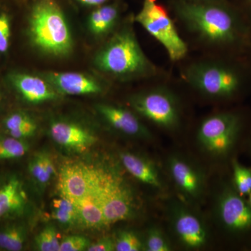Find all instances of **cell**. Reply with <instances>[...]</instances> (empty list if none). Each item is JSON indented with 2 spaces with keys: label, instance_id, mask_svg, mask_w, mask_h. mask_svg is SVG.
Wrapping results in <instances>:
<instances>
[{
  "label": "cell",
  "instance_id": "cell-1",
  "mask_svg": "<svg viewBox=\"0 0 251 251\" xmlns=\"http://www.w3.org/2000/svg\"><path fill=\"white\" fill-rule=\"evenodd\" d=\"M28 34L33 46L44 53L64 57L74 47L65 15L55 0H37L28 20Z\"/></svg>",
  "mask_w": 251,
  "mask_h": 251
},
{
  "label": "cell",
  "instance_id": "cell-2",
  "mask_svg": "<svg viewBox=\"0 0 251 251\" xmlns=\"http://www.w3.org/2000/svg\"><path fill=\"white\" fill-rule=\"evenodd\" d=\"M95 64L99 70L122 78L145 76L155 71L129 28L113 36L96 56Z\"/></svg>",
  "mask_w": 251,
  "mask_h": 251
},
{
  "label": "cell",
  "instance_id": "cell-3",
  "mask_svg": "<svg viewBox=\"0 0 251 251\" xmlns=\"http://www.w3.org/2000/svg\"><path fill=\"white\" fill-rule=\"evenodd\" d=\"M176 13L191 31L211 44H225L235 37L233 16L219 5L185 1L176 5Z\"/></svg>",
  "mask_w": 251,
  "mask_h": 251
},
{
  "label": "cell",
  "instance_id": "cell-4",
  "mask_svg": "<svg viewBox=\"0 0 251 251\" xmlns=\"http://www.w3.org/2000/svg\"><path fill=\"white\" fill-rule=\"evenodd\" d=\"M135 19L164 47L172 61L185 58L188 53L187 44L180 36L166 9L157 0H144Z\"/></svg>",
  "mask_w": 251,
  "mask_h": 251
},
{
  "label": "cell",
  "instance_id": "cell-5",
  "mask_svg": "<svg viewBox=\"0 0 251 251\" xmlns=\"http://www.w3.org/2000/svg\"><path fill=\"white\" fill-rule=\"evenodd\" d=\"M115 170H105L100 189V202L105 227L126 221L136 212L134 193Z\"/></svg>",
  "mask_w": 251,
  "mask_h": 251
},
{
  "label": "cell",
  "instance_id": "cell-6",
  "mask_svg": "<svg viewBox=\"0 0 251 251\" xmlns=\"http://www.w3.org/2000/svg\"><path fill=\"white\" fill-rule=\"evenodd\" d=\"M184 75L191 87L208 97H229L239 88L237 74L229 68L216 63L193 64L186 69Z\"/></svg>",
  "mask_w": 251,
  "mask_h": 251
},
{
  "label": "cell",
  "instance_id": "cell-7",
  "mask_svg": "<svg viewBox=\"0 0 251 251\" xmlns=\"http://www.w3.org/2000/svg\"><path fill=\"white\" fill-rule=\"evenodd\" d=\"M132 106L142 116L155 125L174 129L179 125V103L174 94L164 88H156L135 96Z\"/></svg>",
  "mask_w": 251,
  "mask_h": 251
},
{
  "label": "cell",
  "instance_id": "cell-8",
  "mask_svg": "<svg viewBox=\"0 0 251 251\" xmlns=\"http://www.w3.org/2000/svg\"><path fill=\"white\" fill-rule=\"evenodd\" d=\"M238 131L237 117L231 114H217L202 122L198 129V140L206 152L224 156L233 148Z\"/></svg>",
  "mask_w": 251,
  "mask_h": 251
},
{
  "label": "cell",
  "instance_id": "cell-9",
  "mask_svg": "<svg viewBox=\"0 0 251 251\" xmlns=\"http://www.w3.org/2000/svg\"><path fill=\"white\" fill-rule=\"evenodd\" d=\"M104 170H92L83 165H67L59 175L61 196L77 202L88 196L101 181Z\"/></svg>",
  "mask_w": 251,
  "mask_h": 251
},
{
  "label": "cell",
  "instance_id": "cell-10",
  "mask_svg": "<svg viewBox=\"0 0 251 251\" xmlns=\"http://www.w3.org/2000/svg\"><path fill=\"white\" fill-rule=\"evenodd\" d=\"M218 216L223 226L234 233L251 229V206L232 189L225 190L218 201Z\"/></svg>",
  "mask_w": 251,
  "mask_h": 251
},
{
  "label": "cell",
  "instance_id": "cell-11",
  "mask_svg": "<svg viewBox=\"0 0 251 251\" xmlns=\"http://www.w3.org/2000/svg\"><path fill=\"white\" fill-rule=\"evenodd\" d=\"M172 211V225L176 237L185 247L198 249L207 242V232L202 221L184 206H176Z\"/></svg>",
  "mask_w": 251,
  "mask_h": 251
},
{
  "label": "cell",
  "instance_id": "cell-12",
  "mask_svg": "<svg viewBox=\"0 0 251 251\" xmlns=\"http://www.w3.org/2000/svg\"><path fill=\"white\" fill-rule=\"evenodd\" d=\"M9 81L18 95L27 103L37 104L57 99V91L47 80L26 73L9 74Z\"/></svg>",
  "mask_w": 251,
  "mask_h": 251
},
{
  "label": "cell",
  "instance_id": "cell-13",
  "mask_svg": "<svg viewBox=\"0 0 251 251\" xmlns=\"http://www.w3.org/2000/svg\"><path fill=\"white\" fill-rule=\"evenodd\" d=\"M50 133L55 143L77 152L87 151L97 141V137L85 127L64 120L52 122Z\"/></svg>",
  "mask_w": 251,
  "mask_h": 251
},
{
  "label": "cell",
  "instance_id": "cell-14",
  "mask_svg": "<svg viewBox=\"0 0 251 251\" xmlns=\"http://www.w3.org/2000/svg\"><path fill=\"white\" fill-rule=\"evenodd\" d=\"M27 207L22 181L17 175H11L0 184V223L21 219Z\"/></svg>",
  "mask_w": 251,
  "mask_h": 251
},
{
  "label": "cell",
  "instance_id": "cell-15",
  "mask_svg": "<svg viewBox=\"0 0 251 251\" xmlns=\"http://www.w3.org/2000/svg\"><path fill=\"white\" fill-rule=\"evenodd\" d=\"M46 77L56 91L68 95H92L103 91L98 81L80 73L50 72Z\"/></svg>",
  "mask_w": 251,
  "mask_h": 251
},
{
  "label": "cell",
  "instance_id": "cell-16",
  "mask_svg": "<svg viewBox=\"0 0 251 251\" xmlns=\"http://www.w3.org/2000/svg\"><path fill=\"white\" fill-rule=\"evenodd\" d=\"M168 168L175 184L186 197L197 199L204 189V177L193 165L180 157L170 158Z\"/></svg>",
  "mask_w": 251,
  "mask_h": 251
},
{
  "label": "cell",
  "instance_id": "cell-17",
  "mask_svg": "<svg viewBox=\"0 0 251 251\" xmlns=\"http://www.w3.org/2000/svg\"><path fill=\"white\" fill-rule=\"evenodd\" d=\"M97 108L109 125L119 131L131 136L151 137L148 128L129 110L108 104L99 105Z\"/></svg>",
  "mask_w": 251,
  "mask_h": 251
},
{
  "label": "cell",
  "instance_id": "cell-18",
  "mask_svg": "<svg viewBox=\"0 0 251 251\" xmlns=\"http://www.w3.org/2000/svg\"><path fill=\"white\" fill-rule=\"evenodd\" d=\"M120 158L126 171L135 179L157 189L163 188L158 169L151 161L130 152L120 153Z\"/></svg>",
  "mask_w": 251,
  "mask_h": 251
},
{
  "label": "cell",
  "instance_id": "cell-19",
  "mask_svg": "<svg viewBox=\"0 0 251 251\" xmlns=\"http://www.w3.org/2000/svg\"><path fill=\"white\" fill-rule=\"evenodd\" d=\"M104 172L105 170L98 186L85 198L74 202L76 208L77 221L86 227L101 228L105 227L100 202V189Z\"/></svg>",
  "mask_w": 251,
  "mask_h": 251
},
{
  "label": "cell",
  "instance_id": "cell-20",
  "mask_svg": "<svg viewBox=\"0 0 251 251\" xmlns=\"http://www.w3.org/2000/svg\"><path fill=\"white\" fill-rule=\"evenodd\" d=\"M20 219L0 223V249L1 251H21L24 249L27 237V229Z\"/></svg>",
  "mask_w": 251,
  "mask_h": 251
},
{
  "label": "cell",
  "instance_id": "cell-21",
  "mask_svg": "<svg viewBox=\"0 0 251 251\" xmlns=\"http://www.w3.org/2000/svg\"><path fill=\"white\" fill-rule=\"evenodd\" d=\"M3 133L17 139L26 140L35 134L36 122L29 115L22 111H15L4 117Z\"/></svg>",
  "mask_w": 251,
  "mask_h": 251
},
{
  "label": "cell",
  "instance_id": "cell-22",
  "mask_svg": "<svg viewBox=\"0 0 251 251\" xmlns=\"http://www.w3.org/2000/svg\"><path fill=\"white\" fill-rule=\"evenodd\" d=\"M119 18V10L114 5H102L89 18V29L95 35H103L113 28Z\"/></svg>",
  "mask_w": 251,
  "mask_h": 251
},
{
  "label": "cell",
  "instance_id": "cell-23",
  "mask_svg": "<svg viewBox=\"0 0 251 251\" xmlns=\"http://www.w3.org/2000/svg\"><path fill=\"white\" fill-rule=\"evenodd\" d=\"M29 174L39 184H47L53 176L54 165L49 155L40 153L33 157L28 164Z\"/></svg>",
  "mask_w": 251,
  "mask_h": 251
},
{
  "label": "cell",
  "instance_id": "cell-24",
  "mask_svg": "<svg viewBox=\"0 0 251 251\" xmlns=\"http://www.w3.org/2000/svg\"><path fill=\"white\" fill-rule=\"evenodd\" d=\"M29 150L26 140L17 139L0 132V161L22 158Z\"/></svg>",
  "mask_w": 251,
  "mask_h": 251
},
{
  "label": "cell",
  "instance_id": "cell-25",
  "mask_svg": "<svg viewBox=\"0 0 251 251\" xmlns=\"http://www.w3.org/2000/svg\"><path fill=\"white\" fill-rule=\"evenodd\" d=\"M52 217L64 225H72L77 221L75 204L67 198H55L52 202Z\"/></svg>",
  "mask_w": 251,
  "mask_h": 251
},
{
  "label": "cell",
  "instance_id": "cell-26",
  "mask_svg": "<svg viewBox=\"0 0 251 251\" xmlns=\"http://www.w3.org/2000/svg\"><path fill=\"white\" fill-rule=\"evenodd\" d=\"M234 187L242 197L251 192V169L242 166L237 161L232 162Z\"/></svg>",
  "mask_w": 251,
  "mask_h": 251
},
{
  "label": "cell",
  "instance_id": "cell-27",
  "mask_svg": "<svg viewBox=\"0 0 251 251\" xmlns=\"http://www.w3.org/2000/svg\"><path fill=\"white\" fill-rule=\"evenodd\" d=\"M35 247L40 251H59L60 244L57 231L52 226H49L36 236Z\"/></svg>",
  "mask_w": 251,
  "mask_h": 251
},
{
  "label": "cell",
  "instance_id": "cell-28",
  "mask_svg": "<svg viewBox=\"0 0 251 251\" xmlns=\"http://www.w3.org/2000/svg\"><path fill=\"white\" fill-rule=\"evenodd\" d=\"M115 242L117 251H139L144 248L140 237L131 231L123 230L119 232Z\"/></svg>",
  "mask_w": 251,
  "mask_h": 251
},
{
  "label": "cell",
  "instance_id": "cell-29",
  "mask_svg": "<svg viewBox=\"0 0 251 251\" xmlns=\"http://www.w3.org/2000/svg\"><path fill=\"white\" fill-rule=\"evenodd\" d=\"M145 250L170 251L171 247L163 232L159 229L153 227L149 230L145 242Z\"/></svg>",
  "mask_w": 251,
  "mask_h": 251
},
{
  "label": "cell",
  "instance_id": "cell-30",
  "mask_svg": "<svg viewBox=\"0 0 251 251\" xmlns=\"http://www.w3.org/2000/svg\"><path fill=\"white\" fill-rule=\"evenodd\" d=\"M11 36V18L6 12H0V54L6 53L9 50Z\"/></svg>",
  "mask_w": 251,
  "mask_h": 251
},
{
  "label": "cell",
  "instance_id": "cell-31",
  "mask_svg": "<svg viewBox=\"0 0 251 251\" xmlns=\"http://www.w3.org/2000/svg\"><path fill=\"white\" fill-rule=\"evenodd\" d=\"M90 244V241L83 236H67L61 242L59 251H87Z\"/></svg>",
  "mask_w": 251,
  "mask_h": 251
},
{
  "label": "cell",
  "instance_id": "cell-32",
  "mask_svg": "<svg viewBox=\"0 0 251 251\" xmlns=\"http://www.w3.org/2000/svg\"><path fill=\"white\" fill-rule=\"evenodd\" d=\"M88 251H115V242L111 237H105L99 239L94 244H91L87 248Z\"/></svg>",
  "mask_w": 251,
  "mask_h": 251
},
{
  "label": "cell",
  "instance_id": "cell-33",
  "mask_svg": "<svg viewBox=\"0 0 251 251\" xmlns=\"http://www.w3.org/2000/svg\"><path fill=\"white\" fill-rule=\"evenodd\" d=\"M108 0H77V2L86 6H99L105 4Z\"/></svg>",
  "mask_w": 251,
  "mask_h": 251
},
{
  "label": "cell",
  "instance_id": "cell-34",
  "mask_svg": "<svg viewBox=\"0 0 251 251\" xmlns=\"http://www.w3.org/2000/svg\"><path fill=\"white\" fill-rule=\"evenodd\" d=\"M3 99H4V97H3V94L1 92V90H0V106H1V104H2Z\"/></svg>",
  "mask_w": 251,
  "mask_h": 251
},
{
  "label": "cell",
  "instance_id": "cell-35",
  "mask_svg": "<svg viewBox=\"0 0 251 251\" xmlns=\"http://www.w3.org/2000/svg\"><path fill=\"white\" fill-rule=\"evenodd\" d=\"M249 196V201H248V202H249V204L251 206V192L249 193V196Z\"/></svg>",
  "mask_w": 251,
  "mask_h": 251
},
{
  "label": "cell",
  "instance_id": "cell-36",
  "mask_svg": "<svg viewBox=\"0 0 251 251\" xmlns=\"http://www.w3.org/2000/svg\"><path fill=\"white\" fill-rule=\"evenodd\" d=\"M0 251H1V249H0Z\"/></svg>",
  "mask_w": 251,
  "mask_h": 251
}]
</instances>
